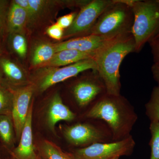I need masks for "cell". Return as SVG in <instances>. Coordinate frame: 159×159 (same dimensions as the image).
<instances>
[{
	"instance_id": "3",
	"label": "cell",
	"mask_w": 159,
	"mask_h": 159,
	"mask_svg": "<svg viewBox=\"0 0 159 159\" xmlns=\"http://www.w3.org/2000/svg\"><path fill=\"white\" fill-rule=\"evenodd\" d=\"M134 15L130 0H115L100 16L87 35L112 40L132 34Z\"/></svg>"
},
{
	"instance_id": "21",
	"label": "cell",
	"mask_w": 159,
	"mask_h": 159,
	"mask_svg": "<svg viewBox=\"0 0 159 159\" xmlns=\"http://www.w3.org/2000/svg\"><path fill=\"white\" fill-rule=\"evenodd\" d=\"M13 104V94L10 88L0 85V115L11 116Z\"/></svg>"
},
{
	"instance_id": "33",
	"label": "cell",
	"mask_w": 159,
	"mask_h": 159,
	"mask_svg": "<svg viewBox=\"0 0 159 159\" xmlns=\"http://www.w3.org/2000/svg\"><path fill=\"white\" fill-rule=\"evenodd\" d=\"M2 51H1V49H0V59H1V57H2Z\"/></svg>"
},
{
	"instance_id": "17",
	"label": "cell",
	"mask_w": 159,
	"mask_h": 159,
	"mask_svg": "<svg viewBox=\"0 0 159 159\" xmlns=\"http://www.w3.org/2000/svg\"><path fill=\"white\" fill-rule=\"evenodd\" d=\"M56 53L54 44L41 42L34 47L31 54V66L33 67L42 68L49 62Z\"/></svg>"
},
{
	"instance_id": "27",
	"label": "cell",
	"mask_w": 159,
	"mask_h": 159,
	"mask_svg": "<svg viewBox=\"0 0 159 159\" xmlns=\"http://www.w3.org/2000/svg\"><path fill=\"white\" fill-rule=\"evenodd\" d=\"M64 32V30L61 28L57 23L49 26L46 30V33L50 37L57 40L63 38Z\"/></svg>"
},
{
	"instance_id": "5",
	"label": "cell",
	"mask_w": 159,
	"mask_h": 159,
	"mask_svg": "<svg viewBox=\"0 0 159 159\" xmlns=\"http://www.w3.org/2000/svg\"><path fill=\"white\" fill-rule=\"evenodd\" d=\"M64 137L69 144L76 147H87L97 143L113 142L111 132L102 120L94 123L83 122L62 128Z\"/></svg>"
},
{
	"instance_id": "34",
	"label": "cell",
	"mask_w": 159,
	"mask_h": 159,
	"mask_svg": "<svg viewBox=\"0 0 159 159\" xmlns=\"http://www.w3.org/2000/svg\"><path fill=\"white\" fill-rule=\"evenodd\" d=\"M119 157H115L113 158L109 159H119Z\"/></svg>"
},
{
	"instance_id": "28",
	"label": "cell",
	"mask_w": 159,
	"mask_h": 159,
	"mask_svg": "<svg viewBox=\"0 0 159 159\" xmlns=\"http://www.w3.org/2000/svg\"><path fill=\"white\" fill-rule=\"evenodd\" d=\"M13 2L20 6L25 10L28 15L29 20V24H32L35 21V18L34 12L29 5L28 0H14L12 1Z\"/></svg>"
},
{
	"instance_id": "4",
	"label": "cell",
	"mask_w": 159,
	"mask_h": 159,
	"mask_svg": "<svg viewBox=\"0 0 159 159\" xmlns=\"http://www.w3.org/2000/svg\"><path fill=\"white\" fill-rule=\"evenodd\" d=\"M134 15L132 34L139 53L153 38L159 25V0H130Z\"/></svg>"
},
{
	"instance_id": "9",
	"label": "cell",
	"mask_w": 159,
	"mask_h": 159,
	"mask_svg": "<svg viewBox=\"0 0 159 159\" xmlns=\"http://www.w3.org/2000/svg\"><path fill=\"white\" fill-rule=\"evenodd\" d=\"M71 94L78 107L92 106L106 93L105 84L97 70H92L88 76L75 81L72 85Z\"/></svg>"
},
{
	"instance_id": "10",
	"label": "cell",
	"mask_w": 159,
	"mask_h": 159,
	"mask_svg": "<svg viewBox=\"0 0 159 159\" xmlns=\"http://www.w3.org/2000/svg\"><path fill=\"white\" fill-rule=\"evenodd\" d=\"M13 94L11 116L14 125L16 140L19 141L29 113L31 99L35 92L32 83L23 86L10 88Z\"/></svg>"
},
{
	"instance_id": "11",
	"label": "cell",
	"mask_w": 159,
	"mask_h": 159,
	"mask_svg": "<svg viewBox=\"0 0 159 159\" xmlns=\"http://www.w3.org/2000/svg\"><path fill=\"white\" fill-rule=\"evenodd\" d=\"M112 40L106 39L97 35L90 34L73 38L66 41L56 43L54 46L56 53L66 49H73L96 53Z\"/></svg>"
},
{
	"instance_id": "1",
	"label": "cell",
	"mask_w": 159,
	"mask_h": 159,
	"mask_svg": "<svg viewBox=\"0 0 159 159\" xmlns=\"http://www.w3.org/2000/svg\"><path fill=\"white\" fill-rule=\"evenodd\" d=\"M89 119L102 120L108 125L113 142L127 139L138 119L134 108L125 97L106 93L85 113Z\"/></svg>"
},
{
	"instance_id": "8",
	"label": "cell",
	"mask_w": 159,
	"mask_h": 159,
	"mask_svg": "<svg viewBox=\"0 0 159 159\" xmlns=\"http://www.w3.org/2000/svg\"><path fill=\"white\" fill-rule=\"evenodd\" d=\"M115 0H92L80 9L73 24L64 30L63 38L85 36L100 16Z\"/></svg>"
},
{
	"instance_id": "16",
	"label": "cell",
	"mask_w": 159,
	"mask_h": 159,
	"mask_svg": "<svg viewBox=\"0 0 159 159\" xmlns=\"http://www.w3.org/2000/svg\"><path fill=\"white\" fill-rule=\"evenodd\" d=\"M0 67L9 82L14 87L23 86L31 83L25 70L9 58L1 57Z\"/></svg>"
},
{
	"instance_id": "12",
	"label": "cell",
	"mask_w": 159,
	"mask_h": 159,
	"mask_svg": "<svg viewBox=\"0 0 159 159\" xmlns=\"http://www.w3.org/2000/svg\"><path fill=\"white\" fill-rule=\"evenodd\" d=\"M33 102H31L29 113L23 129L19 143L12 151V154L16 159H39L33 143L32 121Z\"/></svg>"
},
{
	"instance_id": "23",
	"label": "cell",
	"mask_w": 159,
	"mask_h": 159,
	"mask_svg": "<svg viewBox=\"0 0 159 159\" xmlns=\"http://www.w3.org/2000/svg\"><path fill=\"white\" fill-rule=\"evenodd\" d=\"M10 43L13 51L21 58H25L27 53V43L24 34H11Z\"/></svg>"
},
{
	"instance_id": "26",
	"label": "cell",
	"mask_w": 159,
	"mask_h": 159,
	"mask_svg": "<svg viewBox=\"0 0 159 159\" xmlns=\"http://www.w3.org/2000/svg\"><path fill=\"white\" fill-rule=\"evenodd\" d=\"M77 13H78L75 11L61 16L57 19L56 23L61 28L64 30H66L73 24Z\"/></svg>"
},
{
	"instance_id": "22",
	"label": "cell",
	"mask_w": 159,
	"mask_h": 159,
	"mask_svg": "<svg viewBox=\"0 0 159 159\" xmlns=\"http://www.w3.org/2000/svg\"><path fill=\"white\" fill-rule=\"evenodd\" d=\"M151 138L149 145L151 149L150 159H159V122H151Z\"/></svg>"
},
{
	"instance_id": "19",
	"label": "cell",
	"mask_w": 159,
	"mask_h": 159,
	"mask_svg": "<svg viewBox=\"0 0 159 159\" xmlns=\"http://www.w3.org/2000/svg\"><path fill=\"white\" fill-rule=\"evenodd\" d=\"M41 156L47 159H76L72 153L64 151L53 142L44 140L40 146Z\"/></svg>"
},
{
	"instance_id": "2",
	"label": "cell",
	"mask_w": 159,
	"mask_h": 159,
	"mask_svg": "<svg viewBox=\"0 0 159 159\" xmlns=\"http://www.w3.org/2000/svg\"><path fill=\"white\" fill-rule=\"evenodd\" d=\"M135 51L134 39L130 34L111 41L96 53L93 59L97 72L105 84L107 93L121 94L120 66L124 58Z\"/></svg>"
},
{
	"instance_id": "29",
	"label": "cell",
	"mask_w": 159,
	"mask_h": 159,
	"mask_svg": "<svg viewBox=\"0 0 159 159\" xmlns=\"http://www.w3.org/2000/svg\"><path fill=\"white\" fill-rule=\"evenodd\" d=\"M148 43L153 56V64L159 66V37L151 40Z\"/></svg>"
},
{
	"instance_id": "13",
	"label": "cell",
	"mask_w": 159,
	"mask_h": 159,
	"mask_svg": "<svg viewBox=\"0 0 159 159\" xmlns=\"http://www.w3.org/2000/svg\"><path fill=\"white\" fill-rule=\"evenodd\" d=\"M77 115L63 102L59 94L55 93L51 98L47 107L46 121L50 130L55 133V127L60 121L72 122Z\"/></svg>"
},
{
	"instance_id": "25",
	"label": "cell",
	"mask_w": 159,
	"mask_h": 159,
	"mask_svg": "<svg viewBox=\"0 0 159 159\" xmlns=\"http://www.w3.org/2000/svg\"><path fill=\"white\" fill-rule=\"evenodd\" d=\"M28 2L36 20L53 3V1L43 0H28Z\"/></svg>"
},
{
	"instance_id": "18",
	"label": "cell",
	"mask_w": 159,
	"mask_h": 159,
	"mask_svg": "<svg viewBox=\"0 0 159 159\" xmlns=\"http://www.w3.org/2000/svg\"><path fill=\"white\" fill-rule=\"evenodd\" d=\"M0 138L6 148L11 149L16 140L11 116L0 115Z\"/></svg>"
},
{
	"instance_id": "14",
	"label": "cell",
	"mask_w": 159,
	"mask_h": 159,
	"mask_svg": "<svg viewBox=\"0 0 159 159\" xmlns=\"http://www.w3.org/2000/svg\"><path fill=\"white\" fill-rule=\"evenodd\" d=\"M96 53L82 52L73 49H66L56 52L52 59L43 68L59 67L70 65L84 60L95 57Z\"/></svg>"
},
{
	"instance_id": "15",
	"label": "cell",
	"mask_w": 159,
	"mask_h": 159,
	"mask_svg": "<svg viewBox=\"0 0 159 159\" xmlns=\"http://www.w3.org/2000/svg\"><path fill=\"white\" fill-rule=\"evenodd\" d=\"M28 25L29 17L25 10L12 1L7 16V31L10 34L16 33L24 34Z\"/></svg>"
},
{
	"instance_id": "35",
	"label": "cell",
	"mask_w": 159,
	"mask_h": 159,
	"mask_svg": "<svg viewBox=\"0 0 159 159\" xmlns=\"http://www.w3.org/2000/svg\"><path fill=\"white\" fill-rule=\"evenodd\" d=\"M0 159H1V157H0Z\"/></svg>"
},
{
	"instance_id": "7",
	"label": "cell",
	"mask_w": 159,
	"mask_h": 159,
	"mask_svg": "<svg viewBox=\"0 0 159 159\" xmlns=\"http://www.w3.org/2000/svg\"><path fill=\"white\" fill-rule=\"evenodd\" d=\"M135 146L132 136L127 139L107 143H97L76 148L72 155L76 159H109L130 155Z\"/></svg>"
},
{
	"instance_id": "6",
	"label": "cell",
	"mask_w": 159,
	"mask_h": 159,
	"mask_svg": "<svg viewBox=\"0 0 159 159\" xmlns=\"http://www.w3.org/2000/svg\"><path fill=\"white\" fill-rule=\"evenodd\" d=\"M38 71L33 81L35 91L43 93L58 83L77 77L89 70H97L96 62L93 58L84 60L62 67H46Z\"/></svg>"
},
{
	"instance_id": "30",
	"label": "cell",
	"mask_w": 159,
	"mask_h": 159,
	"mask_svg": "<svg viewBox=\"0 0 159 159\" xmlns=\"http://www.w3.org/2000/svg\"><path fill=\"white\" fill-rule=\"evenodd\" d=\"M151 71L154 79L159 85V66L153 64L151 67Z\"/></svg>"
},
{
	"instance_id": "20",
	"label": "cell",
	"mask_w": 159,
	"mask_h": 159,
	"mask_svg": "<svg viewBox=\"0 0 159 159\" xmlns=\"http://www.w3.org/2000/svg\"><path fill=\"white\" fill-rule=\"evenodd\" d=\"M145 107V113L151 122H159V85L153 88Z\"/></svg>"
},
{
	"instance_id": "32",
	"label": "cell",
	"mask_w": 159,
	"mask_h": 159,
	"mask_svg": "<svg viewBox=\"0 0 159 159\" xmlns=\"http://www.w3.org/2000/svg\"><path fill=\"white\" fill-rule=\"evenodd\" d=\"M39 159H47L43 157H42L41 156V157H40L39 158Z\"/></svg>"
},
{
	"instance_id": "31",
	"label": "cell",
	"mask_w": 159,
	"mask_h": 159,
	"mask_svg": "<svg viewBox=\"0 0 159 159\" xmlns=\"http://www.w3.org/2000/svg\"><path fill=\"white\" fill-rule=\"evenodd\" d=\"M158 37H159V25L158 26V28L157 29V30L154 36V37L153 38H152V39H153L156 38Z\"/></svg>"
},
{
	"instance_id": "24",
	"label": "cell",
	"mask_w": 159,
	"mask_h": 159,
	"mask_svg": "<svg viewBox=\"0 0 159 159\" xmlns=\"http://www.w3.org/2000/svg\"><path fill=\"white\" fill-rule=\"evenodd\" d=\"M8 2L0 0V39L7 30V19L9 9Z\"/></svg>"
}]
</instances>
